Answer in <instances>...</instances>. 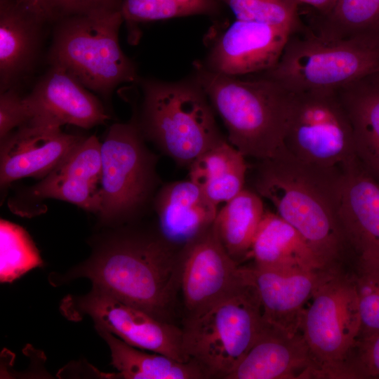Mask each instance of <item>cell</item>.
<instances>
[{
	"label": "cell",
	"instance_id": "obj_23",
	"mask_svg": "<svg viewBox=\"0 0 379 379\" xmlns=\"http://www.w3.org/2000/svg\"><path fill=\"white\" fill-rule=\"evenodd\" d=\"M246 171L245 157L226 139L189 166V179L218 206L244 189Z\"/></svg>",
	"mask_w": 379,
	"mask_h": 379
},
{
	"label": "cell",
	"instance_id": "obj_20",
	"mask_svg": "<svg viewBox=\"0 0 379 379\" xmlns=\"http://www.w3.org/2000/svg\"><path fill=\"white\" fill-rule=\"evenodd\" d=\"M101 142L84 138L66 158L31 188L40 199H55L98 214L100 206Z\"/></svg>",
	"mask_w": 379,
	"mask_h": 379
},
{
	"label": "cell",
	"instance_id": "obj_17",
	"mask_svg": "<svg viewBox=\"0 0 379 379\" xmlns=\"http://www.w3.org/2000/svg\"><path fill=\"white\" fill-rule=\"evenodd\" d=\"M241 268L258 293L264 321L290 333L300 331L307 305L319 284L333 270L283 274L255 265Z\"/></svg>",
	"mask_w": 379,
	"mask_h": 379
},
{
	"label": "cell",
	"instance_id": "obj_9",
	"mask_svg": "<svg viewBox=\"0 0 379 379\" xmlns=\"http://www.w3.org/2000/svg\"><path fill=\"white\" fill-rule=\"evenodd\" d=\"M138 119L112 124L101 142L102 222L114 225L137 216L153 201L157 159L145 143Z\"/></svg>",
	"mask_w": 379,
	"mask_h": 379
},
{
	"label": "cell",
	"instance_id": "obj_16",
	"mask_svg": "<svg viewBox=\"0 0 379 379\" xmlns=\"http://www.w3.org/2000/svg\"><path fill=\"white\" fill-rule=\"evenodd\" d=\"M339 218L356 259H379V180L358 157L342 169Z\"/></svg>",
	"mask_w": 379,
	"mask_h": 379
},
{
	"label": "cell",
	"instance_id": "obj_29",
	"mask_svg": "<svg viewBox=\"0 0 379 379\" xmlns=\"http://www.w3.org/2000/svg\"><path fill=\"white\" fill-rule=\"evenodd\" d=\"M0 280L12 282L42 265L39 253L27 232L5 220L0 223Z\"/></svg>",
	"mask_w": 379,
	"mask_h": 379
},
{
	"label": "cell",
	"instance_id": "obj_36",
	"mask_svg": "<svg viewBox=\"0 0 379 379\" xmlns=\"http://www.w3.org/2000/svg\"><path fill=\"white\" fill-rule=\"evenodd\" d=\"M298 1L300 4H305L313 7L320 14H322L333 6L335 0H298Z\"/></svg>",
	"mask_w": 379,
	"mask_h": 379
},
{
	"label": "cell",
	"instance_id": "obj_32",
	"mask_svg": "<svg viewBox=\"0 0 379 379\" xmlns=\"http://www.w3.org/2000/svg\"><path fill=\"white\" fill-rule=\"evenodd\" d=\"M47 24L74 15L121 10L122 0H20Z\"/></svg>",
	"mask_w": 379,
	"mask_h": 379
},
{
	"label": "cell",
	"instance_id": "obj_7",
	"mask_svg": "<svg viewBox=\"0 0 379 379\" xmlns=\"http://www.w3.org/2000/svg\"><path fill=\"white\" fill-rule=\"evenodd\" d=\"M309 303L300 331L309 347L312 378L354 379L352 361L361 322L352 273L331 270Z\"/></svg>",
	"mask_w": 379,
	"mask_h": 379
},
{
	"label": "cell",
	"instance_id": "obj_10",
	"mask_svg": "<svg viewBox=\"0 0 379 379\" xmlns=\"http://www.w3.org/2000/svg\"><path fill=\"white\" fill-rule=\"evenodd\" d=\"M284 148L304 163L340 169L357 157L350 120L335 90L292 93Z\"/></svg>",
	"mask_w": 379,
	"mask_h": 379
},
{
	"label": "cell",
	"instance_id": "obj_22",
	"mask_svg": "<svg viewBox=\"0 0 379 379\" xmlns=\"http://www.w3.org/2000/svg\"><path fill=\"white\" fill-rule=\"evenodd\" d=\"M250 257L255 267L283 274L327 269L298 232L269 211L255 234Z\"/></svg>",
	"mask_w": 379,
	"mask_h": 379
},
{
	"label": "cell",
	"instance_id": "obj_13",
	"mask_svg": "<svg viewBox=\"0 0 379 379\" xmlns=\"http://www.w3.org/2000/svg\"><path fill=\"white\" fill-rule=\"evenodd\" d=\"M298 29L236 19L201 62L209 70L228 76L263 73L277 63L290 35Z\"/></svg>",
	"mask_w": 379,
	"mask_h": 379
},
{
	"label": "cell",
	"instance_id": "obj_4",
	"mask_svg": "<svg viewBox=\"0 0 379 379\" xmlns=\"http://www.w3.org/2000/svg\"><path fill=\"white\" fill-rule=\"evenodd\" d=\"M142 101L138 121L145 139L177 164L188 166L227 138L215 111L194 77L176 81H140Z\"/></svg>",
	"mask_w": 379,
	"mask_h": 379
},
{
	"label": "cell",
	"instance_id": "obj_26",
	"mask_svg": "<svg viewBox=\"0 0 379 379\" xmlns=\"http://www.w3.org/2000/svg\"><path fill=\"white\" fill-rule=\"evenodd\" d=\"M335 91L352 126L357 155L379 147V72Z\"/></svg>",
	"mask_w": 379,
	"mask_h": 379
},
{
	"label": "cell",
	"instance_id": "obj_24",
	"mask_svg": "<svg viewBox=\"0 0 379 379\" xmlns=\"http://www.w3.org/2000/svg\"><path fill=\"white\" fill-rule=\"evenodd\" d=\"M111 353V364L117 376L125 379H201L206 378L193 361H180L168 356L135 347L109 331L95 327Z\"/></svg>",
	"mask_w": 379,
	"mask_h": 379
},
{
	"label": "cell",
	"instance_id": "obj_18",
	"mask_svg": "<svg viewBox=\"0 0 379 379\" xmlns=\"http://www.w3.org/2000/svg\"><path fill=\"white\" fill-rule=\"evenodd\" d=\"M312 378L310 350L301 331L264 321L254 343L227 379Z\"/></svg>",
	"mask_w": 379,
	"mask_h": 379
},
{
	"label": "cell",
	"instance_id": "obj_31",
	"mask_svg": "<svg viewBox=\"0 0 379 379\" xmlns=\"http://www.w3.org/2000/svg\"><path fill=\"white\" fill-rule=\"evenodd\" d=\"M237 20L300 27L298 0H218Z\"/></svg>",
	"mask_w": 379,
	"mask_h": 379
},
{
	"label": "cell",
	"instance_id": "obj_25",
	"mask_svg": "<svg viewBox=\"0 0 379 379\" xmlns=\"http://www.w3.org/2000/svg\"><path fill=\"white\" fill-rule=\"evenodd\" d=\"M265 211L262 198L255 191L246 188L218 210L215 230L224 248L237 263L250 257Z\"/></svg>",
	"mask_w": 379,
	"mask_h": 379
},
{
	"label": "cell",
	"instance_id": "obj_33",
	"mask_svg": "<svg viewBox=\"0 0 379 379\" xmlns=\"http://www.w3.org/2000/svg\"><path fill=\"white\" fill-rule=\"evenodd\" d=\"M27 122L24 96L18 87L0 92V140Z\"/></svg>",
	"mask_w": 379,
	"mask_h": 379
},
{
	"label": "cell",
	"instance_id": "obj_35",
	"mask_svg": "<svg viewBox=\"0 0 379 379\" xmlns=\"http://www.w3.org/2000/svg\"><path fill=\"white\" fill-rule=\"evenodd\" d=\"M358 157L379 180V147L358 155Z\"/></svg>",
	"mask_w": 379,
	"mask_h": 379
},
{
	"label": "cell",
	"instance_id": "obj_19",
	"mask_svg": "<svg viewBox=\"0 0 379 379\" xmlns=\"http://www.w3.org/2000/svg\"><path fill=\"white\" fill-rule=\"evenodd\" d=\"M47 23L20 0H0V92L34 70Z\"/></svg>",
	"mask_w": 379,
	"mask_h": 379
},
{
	"label": "cell",
	"instance_id": "obj_30",
	"mask_svg": "<svg viewBox=\"0 0 379 379\" xmlns=\"http://www.w3.org/2000/svg\"><path fill=\"white\" fill-rule=\"evenodd\" d=\"M358 296L361 337L379 333V259L357 258L352 272Z\"/></svg>",
	"mask_w": 379,
	"mask_h": 379
},
{
	"label": "cell",
	"instance_id": "obj_8",
	"mask_svg": "<svg viewBox=\"0 0 379 379\" xmlns=\"http://www.w3.org/2000/svg\"><path fill=\"white\" fill-rule=\"evenodd\" d=\"M377 72L378 39H326L314 32L297 36L295 31L290 35L277 63L261 74L295 93L337 90Z\"/></svg>",
	"mask_w": 379,
	"mask_h": 379
},
{
	"label": "cell",
	"instance_id": "obj_27",
	"mask_svg": "<svg viewBox=\"0 0 379 379\" xmlns=\"http://www.w3.org/2000/svg\"><path fill=\"white\" fill-rule=\"evenodd\" d=\"M326 39L368 37L379 40V0H335L317 26Z\"/></svg>",
	"mask_w": 379,
	"mask_h": 379
},
{
	"label": "cell",
	"instance_id": "obj_28",
	"mask_svg": "<svg viewBox=\"0 0 379 379\" xmlns=\"http://www.w3.org/2000/svg\"><path fill=\"white\" fill-rule=\"evenodd\" d=\"M218 0H122L124 22L133 30L140 23L219 13Z\"/></svg>",
	"mask_w": 379,
	"mask_h": 379
},
{
	"label": "cell",
	"instance_id": "obj_11",
	"mask_svg": "<svg viewBox=\"0 0 379 379\" xmlns=\"http://www.w3.org/2000/svg\"><path fill=\"white\" fill-rule=\"evenodd\" d=\"M61 307L71 319L89 316L95 327L109 331L135 347L180 361H190L182 348V329L100 290L92 288L85 295L69 296Z\"/></svg>",
	"mask_w": 379,
	"mask_h": 379
},
{
	"label": "cell",
	"instance_id": "obj_12",
	"mask_svg": "<svg viewBox=\"0 0 379 379\" xmlns=\"http://www.w3.org/2000/svg\"><path fill=\"white\" fill-rule=\"evenodd\" d=\"M242 280L241 267L224 248L214 224L180 248V289L187 316L207 307Z\"/></svg>",
	"mask_w": 379,
	"mask_h": 379
},
{
	"label": "cell",
	"instance_id": "obj_3",
	"mask_svg": "<svg viewBox=\"0 0 379 379\" xmlns=\"http://www.w3.org/2000/svg\"><path fill=\"white\" fill-rule=\"evenodd\" d=\"M193 77L222 121L227 140L245 157L258 161L284 149L292 92L262 74L242 79L194 62Z\"/></svg>",
	"mask_w": 379,
	"mask_h": 379
},
{
	"label": "cell",
	"instance_id": "obj_2",
	"mask_svg": "<svg viewBox=\"0 0 379 379\" xmlns=\"http://www.w3.org/2000/svg\"><path fill=\"white\" fill-rule=\"evenodd\" d=\"M255 192L304 238L329 270L343 268L350 252L339 218L342 169H327L297 159L284 148L259 161Z\"/></svg>",
	"mask_w": 379,
	"mask_h": 379
},
{
	"label": "cell",
	"instance_id": "obj_6",
	"mask_svg": "<svg viewBox=\"0 0 379 379\" xmlns=\"http://www.w3.org/2000/svg\"><path fill=\"white\" fill-rule=\"evenodd\" d=\"M242 274V281L227 294L186 316L182 329V348L206 378L227 379L263 326L258 293L243 272Z\"/></svg>",
	"mask_w": 379,
	"mask_h": 379
},
{
	"label": "cell",
	"instance_id": "obj_5",
	"mask_svg": "<svg viewBox=\"0 0 379 379\" xmlns=\"http://www.w3.org/2000/svg\"><path fill=\"white\" fill-rule=\"evenodd\" d=\"M121 10L74 15L54 23L49 65L64 68L91 92L109 98L120 84L138 81L135 65L122 51Z\"/></svg>",
	"mask_w": 379,
	"mask_h": 379
},
{
	"label": "cell",
	"instance_id": "obj_1",
	"mask_svg": "<svg viewBox=\"0 0 379 379\" xmlns=\"http://www.w3.org/2000/svg\"><path fill=\"white\" fill-rule=\"evenodd\" d=\"M67 277L87 278L93 288L171 322L180 288V248L159 232L123 230L103 239Z\"/></svg>",
	"mask_w": 379,
	"mask_h": 379
},
{
	"label": "cell",
	"instance_id": "obj_21",
	"mask_svg": "<svg viewBox=\"0 0 379 379\" xmlns=\"http://www.w3.org/2000/svg\"><path fill=\"white\" fill-rule=\"evenodd\" d=\"M159 234L181 248L214 224L218 209L190 179L166 183L153 199Z\"/></svg>",
	"mask_w": 379,
	"mask_h": 379
},
{
	"label": "cell",
	"instance_id": "obj_14",
	"mask_svg": "<svg viewBox=\"0 0 379 379\" xmlns=\"http://www.w3.org/2000/svg\"><path fill=\"white\" fill-rule=\"evenodd\" d=\"M25 124L61 128L65 124L91 128L109 119L91 91L64 68L50 65L24 96Z\"/></svg>",
	"mask_w": 379,
	"mask_h": 379
},
{
	"label": "cell",
	"instance_id": "obj_15",
	"mask_svg": "<svg viewBox=\"0 0 379 379\" xmlns=\"http://www.w3.org/2000/svg\"><path fill=\"white\" fill-rule=\"evenodd\" d=\"M61 128L25 124L1 140L0 183L43 178L56 168L84 139Z\"/></svg>",
	"mask_w": 379,
	"mask_h": 379
},
{
	"label": "cell",
	"instance_id": "obj_34",
	"mask_svg": "<svg viewBox=\"0 0 379 379\" xmlns=\"http://www.w3.org/2000/svg\"><path fill=\"white\" fill-rule=\"evenodd\" d=\"M352 368L355 378L379 377V333L360 338Z\"/></svg>",
	"mask_w": 379,
	"mask_h": 379
}]
</instances>
